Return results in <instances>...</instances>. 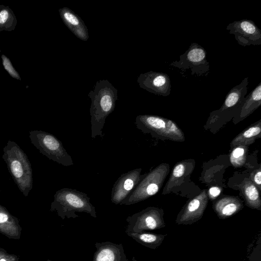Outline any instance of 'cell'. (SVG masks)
I'll return each mask as SVG.
<instances>
[{"label": "cell", "mask_w": 261, "mask_h": 261, "mask_svg": "<svg viewBox=\"0 0 261 261\" xmlns=\"http://www.w3.org/2000/svg\"><path fill=\"white\" fill-rule=\"evenodd\" d=\"M91 99L90 108L91 137L102 136V129L107 117L115 108L118 98L117 89L107 80L97 81L88 94Z\"/></svg>", "instance_id": "1"}, {"label": "cell", "mask_w": 261, "mask_h": 261, "mask_svg": "<svg viewBox=\"0 0 261 261\" xmlns=\"http://www.w3.org/2000/svg\"><path fill=\"white\" fill-rule=\"evenodd\" d=\"M3 159L19 190L28 196L33 188V172L26 154L17 143L9 140L3 148Z\"/></svg>", "instance_id": "2"}, {"label": "cell", "mask_w": 261, "mask_h": 261, "mask_svg": "<svg viewBox=\"0 0 261 261\" xmlns=\"http://www.w3.org/2000/svg\"><path fill=\"white\" fill-rule=\"evenodd\" d=\"M50 205V211H56L62 220L79 217L76 212L86 213L94 218L97 217L95 207L90 202L88 195L68 188L57 191Z\"/></svg>", "instance_id": "3"}, {"label": "cell", "mask_w": 261, "mask_h": 261, "mask_svg": "<svg viewBox=\"0 0 261 261\" xmlns=\"http://www.w3.org/2000/svg\"><path fill=\"white\" fill-rule=\"evenodd\" d=\"M29 134L31 143L49 159L64 166L73 165L71 156L54 135L42 130H32Z\"/></svg>", "instance_id": "4"}, {"label": "cell", "mask_w": 261, "mask_h": 261, "mask_svg": "<svg viewBox=\"0 0 261 261\" xmlns=\"http://www.w3.org/2000/svg\"><path fill=\"white\" fill-rule=\"evenodd\" d=\"M169 171V165L162 164L142 179L136 188L120 204L130 205L145 200L160 190Z\"/></svg>", "instance_id": "5"}, {"label": "cell", "mask_w": 261, "mask_h": 261, "mask_svg": "<svg viewBox=\"0 0 261 261\" xmlns=\"http://www.w3.org/2000/svg\"><path fill=\"white\" fill-rule=\"evenodd\" d=\"M170 66L182 71L190 70L192 75L206 76L210 71V64L206 59L205 49L197 43H192L185 53L179 56Z\"/></svg>", "instance_id": "6"}, {"label": "cell", "mask_w": 261, "mask_h": 261, "mask_svg": "<svg viewBox=\"0 0 261 261\" xmlns=\"http://www.w3.org/2000/svg\"><path fill=\"white\" fill-rule=\"evenodd\" d=\"M128 225L125 232H141L164 228L166 224L164 211L156 207L149 206L126 218Z\"/></svg>", "instance_id": "7"}, {"label": "cell", "mask_w": 261, "mask_h": 261, "mask_svg": "<svg viewBox=\"0 0 261 261\" xmlns=\"http://www.w3.org/2000/svg\"><path fill=\"white\" fill-rule=\"evenodd\" d=\"M226 30L229 34L234 35L236 41L241 46L261 45V30L251 20L234 21L228 24Z\"/></svg>", "instance_id": "8"}, {"label": "cell", "mask_w": 261, "mask_h": 261, "mask_svg": "<svg viewBox=\"0 0 261 261\" xmlns=\"http://www.w3.org/2000/svg\"><path fill=\"white\" fill-rule=\"evenodd\" d=\"M141 168L132 169L118 177L112 189L111 201L113 203L120 204L130 195L146 174H141Z\"/></svg>", "instance_id": "9"}, {"label": "cell", "mask_w": 261, "mask_h": 261, "mask_svg": "<svg viewBox=\"0 0 261 261\" xmlns=\"http://www.w3.org/2000/svg\"><path fill=\"white\" fill-rule=\"evenodd\" d=\"M208 199L204 190L185 204L177 215L175 223L177 225H191L199 221L203 216Z\"/></svg>", "instance_id": "10"}, {"label": "cell", "mask_w": 261, "mask_h": 261, "mask_svg": "<svg viewBox=\"0 0 261 261\" xmlns=\"http://www.w3.org/2000/svg\"><path fill=\"white\" fill-rule=\"evenodd\" d=\"M137 81L140 88L151 93L163 96L170 94L171 81L165 73L150 71L141 73Z\"/></svg>", "instance_id": "11"}, {"label": "cell", "mask_w": 261, "mask_h": 261, "mask_svg": "<svg viewBox=\"0 0 261 261\" xmlns=\"http://www.w3.org/2000/svg\"><path fill=\"white\" fill-rule=\"evenodd\" d=\"M248 78H245L240 84L235 86L227 94L220 109L212 114L216 117L226 114H235L238 112L248 91Z\"/></svg>", "instance_id": "12"}, {"label": "cell", "mask_w": 261, "mask_h": 261, "mask_svg": "<svg viewBox=\"0 0 261 261\" xmlns=\"http://www.w3.org/2000/svg\"><path fill=\"white\" fill-rule=\"evenodd\" d=\"M172 120L156 115H139L135 120L138 129L143 133L168 138Z\"/></svg>", "instance_id": "13"}, {"label": "cell", "mask_w": 261, "mask_h": 261, "mask_svg": "<svg viewBox=\"0 0 261 261\" xmlns=\"http://www.w3.org/2000/svg\"><path fill=\"white\" fill-rule=\"evenodd\" d=\"M96 248L92 261H129L127 259L123 246L106 241L95 244Z\"/></svg>", "instance_id": "14"}, {"label": "cell", "mask_w": 261, "mask_h": 261, "mask_svg": "<svg viewBox=\"0 0 261 261\" xmlns=\"http://www.w3.org/2000/svg\"><path fill=\"white\" fill-rule=\"evenodd\" d=\"M59 12L62 21L71 32L80 39L87 41L88 28L81 18L67 7L60 8Z\"/></svg>", "instance_id": "15"}, {"label": "cell", "mask_w": 261, "mask_h": 261, "mask_svg": "<svg viewBox=\"0 0 261 261\" xmlns=\"http://www.w3.org/2000/svg\"><path fill=\"white\" fill-rule=\"evenodd\" d=\"M243 207L242 201L237 197L227 196L217 200L213 209L219 218L227 219L238 213Z\"/></svg>", "instance_id": "16"}, {"label": "cell", "mask_w": 261, "mask_h": 261, "mask_svg": "<svg viewBox=\"0 0 261 261\" xmlns=\"http://www.w3.org/2000/svg\"><path fill=\"white\" fill-rule=\"evenodd\" d=\"M261 105V82L244 98L242 105L234 117L241 120L252 114Z\"/></svg>", "instance_id": "17"}, {"label": "cell", "mask_w": 261, "mask_h": 261, "mask_svg": "<svg viewBox=\"0 0 261 261\" xmlns=\"http://www.w3.org/2000/svg\"><path fill=\"white\" fill-rule=\"evenodd\" d=\"M261 120L245 129L236 138L230 143L231 147L238 146H246L252 144L255 140L260 137Z\"/></svg>", "instance_id": "18"}, {"label": "cell", "mask_w": 261, "mask_h": 261, "mask_svg": "<svg viewBox=\"0 0 261 261\" xmlns=\"http://www.w3.org/2000/svg\"><path fill=\"white\" fill-rule=\"evenodd\" d=\"M0 231L9 237H16L20 233L17 218L0 205Z\"/></svg>", "instance_id": "19"}, {"label": "cell", "mask_w": 261, "mask_h": 261, "mask_svg": "<svg viewBox=\"0 0 261 261\" xmlns=\"http://www.w3.org/2000/svg\"><path fill=\"white\" fill-rule=\"evenodd\" d=\"M126 234L141 245L152 249L159 247L167 236V234H156L146 231L129 232Z\"/></svg>", "instance_id": "20"}, {"label": "cell", "mask_w": 261, "mask_h": 261, "mask_svg": "<svg viewBox=\"0 0 261 261\" xmlns=\"http://www.w3.org/2000/svg\"><path fill=\"white\" fill-rule=\"evenodd\" d=\"M246 205L253 209L261 210V200L259 192L254 184L250 180L243 183L241 187Z\"/></svg>", "instance_id": "21"}, {"label": "cell", "mask_w": 261, "mask_h": 261, "mask_svg": "<svg viewBox=\"0 0 261 261\" xmlns=\"http://www.w3.org/2000/svg\"><path fill=\"white\" fill-rule=\"evenodd\" d=\"M17 24V19L13 11L7 6H0V31H12Z\"/></svg>", "instance_id": "22"}, {"label": "cell", "mask_w": 261, "mask_h": 261, "mask_svg": "<svg viewBox=\"0 0 261 261\" xmlns=\"http://www.w3.org/2000/svg\"><path fill=\"white\" fill-rule=\"evenodd\" d=\"M246 146H238L231 152L230 160L232 165L235 167L242 166L246 161Z\"/></svg>", "instance_id": "23"}, {"label": "cell", "mask_w": 261, "mask_h": 261, "mask_svg": "<svg viewBox=\"0 0 261 261\" xmlns=\"http://www.w3.org/2000/svg\"><path fill=\"white\" fill-rule=\"evenodd\" d=\"M186 164L185 162H180L176 165L173 168L172 174L166 186H170L171 183L182 177L186 172Z\"/></svg>", "instance_id": "24"}, {"label": "cell", "mask_w": 261, "mask_h": 261, "mask_svg": "<svg viewBox=\"0 0 261 261\" xmlns=\"http://www.w3.org/2000/svg\"><path fill=\"white\" fill-rule=\"evenodd\" d=\"M1 57L4 68L10 75L14 79L21 80L19 74L14 68L9 59L4 55H2Z\"/></svg>", "instance_id": "25"}, {"label": "cell", "mask_w": 261, "mask_h": 261, "mask_svg": "<svg viewBox=\"0 0 261 261\" xmlns=\"http://www.w3.org/2000/svg\"><path fill=\"white\" fill-rule=\"evenodd\" d=\"M0 261H18L16 256L8 254L3 249L0 248Z\"/></svg>", "instance_id": "26"}, {"label": "cell", "mask_w": 261, "mask_h": 261, "mask_svg": "<svg viewBox=\"0 0 261 261\" xmlns=\"http://www.w3.org/2000/svg\"><path fill=\"white\" fill-rule=\"evenodd\" d=\"M222 189L216 186L212 187L210 188L208 191V197L211 200H214L221 193Z\"/></svg>", "instance_id": "27"}, {"label": "cell", "mask_w": 261, "mask_h": 261, "mask_svg": "<svg viewBox=\"0 0 261 261\" xmlns=\"http://www.w3.org/2000/svg\"><path fill=\"white\" fill-rule=\"evenodd\" d=\"M251 178L254 183L256 185L259 189L260 190V185H261V171L260 168H259L258 170H257L254 173H252L251 174Z\"/></svg>", "instance_id": "28"}, {"label": "cell", "mask_w": 261, "mask_h": 261, "mask_svg": "<svg viewBox=\"0 0 261 261\" xmlns=\"http://www.w3.org/2000/svg\"><path fill=\"white\" fill-rule=\"evenodd\" d=\"M47 261H53V260H47Z\"/></svg>", "instance_id": "29"}, {"label": "cell", "mask_w": 261, "mask_h": 261, "mask_svg": "<svg viewBox=\"0 0 261 261\" xmlns=\"http://www.w3.org/2000/svg\"><path fill=\"white\" fill-rule=\"evenodd\" d=\"M0 193H1V191H0Z\"/></svg>", "instance_id": "30"}]
</instances>
